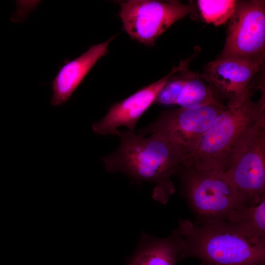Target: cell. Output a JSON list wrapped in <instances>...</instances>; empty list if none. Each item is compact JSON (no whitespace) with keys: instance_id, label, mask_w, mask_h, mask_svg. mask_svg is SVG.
I'll list each match as a JSON object with an SVG mask.
<instances>
[{"instance_id":"1","label":"cell","mask_w":265,"mask_h":265,"mask_svg":"<svg viewBox=\"0 0 265 265\" xmlns=\"http://www.w3.org/2000/svg\"><path fill=\"white\" fill-rule=\"evenodd\" d=\"M117 149L103 157L105 169L120 172L132 180L155 185L153 198L165 204L175 192L172 180L184 164L185 158L165 138L157 133L144 137L129 130H116Z\"/></svg>"},{"instance_id":"2","label":"cell","mask_w":265,"mask_h":265,"mask_svg":"<svg viewBox=\"0 0 265 265\" xmlns=\"http://www.w3.org/2000/svg\"><path fill=\"white\" fill-rule=\"evenodd\" d=\"M176 229L182 239L179 262L192 257L202 265H265V241L246 238L224 220L199 225L181 219Z\"/></svg>"},{"instance_id":"3","label":"cell","mask_w":265,"mask_h":265,"mask_svg":"<svg viewBox=\"0 0 265 265\" xmlns=\"http://www.w3.org/2000/svg\"><path fill=\"white\" fill-rule=\"evenodd\" d=\"M265 118V90L256 102L251 99L227 108L218 114L203 135L194 154L185 164L203 170L224 172L228 159L244 134Z\"/></svg>"},{"instance_id":"4","label":"cell","mask_w":265,"mask_h":265,"mask_svg":"<svg viewBox=\"0 0 265 265\" xmlns=\"http://www.w3.org/2000/svg\"><path fill=\"white\" fill-rule=\"evenodd\" d=\"M177 175L181 194L197 224L224 221L230 211L244 207L238 190L224 172L199 170L184 163Z\"/></svg>"},{"instance_id":"5","label":"cell","mask_w":265,"mask_h":265,"mask_svg":"<svg viewBox=\"0 0 265 265\" xmlns=\"http://www.w3.org/2000/svg\"><path fill=\"white\" fill-rule=\"evenodd\" d=\"M224 173L238 190L244 207L257 205L265 196V118L238 142Z\"/></svg>"},{"instance_id":"6","label":"cell","mask_w":265,"mask_h":265,"mask_svg":"<svg viewBox=\"0 0 265 265\" xmlns=\"http://www.w3.org/2000/svg\"><path fill=\"white\" fill-rule=\"evenodd\" d=\"M227 108L220 104L163 111L153 122L140 130L138 134L160 135L187 160L194 154L214 119Z\"/></svg>"},{"instance_id":"7","label":"cell","mask_w":265,"mask_h":265,"mask_svg":"<svg viewBox=\"0 0 265 265\" xmlns=\"http://www.w3.org/2000/svg\"><path fill=\"white\" fill-rule=\"evenodd\" d=\"M264 64L265 62L219 56L205 66L200 76L210 86L216 101H226V107L233 108L251 99L257 90H265L263 81L257 80Z\"/></svg>"},{"instance_id":"8","label":"cell","mask_w":265,"mask_h":265,"mask_svg":"<svg viewBox=\"0 0 265 265\" xmlns=\"http://www.w3.org/2000/svg\"><path fill=\"white\" fill-rule=\"evenodd\" d=\"M119 17L123 27L132 39L148 46L177 21L195 8L179 1L128 0L120 1Z\"/></svg>"},{"instance_id":"9","label":"cell","mask_w":265,"mask_h":265,"mask_svg":"<svg viewBox=\"0 0 265 265\" xmlns=\"http://www.w3.org/2000/svg\"><path fill=\"white\" fill-rule=\"evenodd\" d=\"M219 56L265 62V0H237Z\"/></svg>"},{"instance_id":"10","label":"cell","mask_w":265,"mask_h":265,"mask_svg":"<svg viewBox=\"0 0 265 265\" xmlns=\"http://www.w3.org/2000/svg\"><path fill=\"white\" fill-rule=\"evenodd\" d=\"M189 60L181 61L179 65L160 79L143 87L127 98L114 104L106 114L93 123L94 133L101 135H114L116 130L125 126L133 132L137 122L153 104L160 90L173 75L188 66Z\"/></svg>"},{"instance_id":"11","label":"cell","mask_w":265,"mask_h":265,"mask_svg":"<svg viewBox=\"0 0 265 265\" xmlns=\"http://www.w3.org/2000/svg\"><path fill=\"white\" fill-rule=\"evenodd\" d=\"M116 35L104 42L92 46L78 58L64 64L52 82L51 104L57 106L66 103L96 62L107 53V48Z\"/></svg>"},{"instance_id":"12","label":"cell","mask_w":265,"mask_h":265,"mask_svg":"<svg viewBox=\"0 0 265 265\" xmlns=\"http://www.w3.org/2000/svg\"><path fill=\"white\" fill-rule=\"evenodd\" d=\"M129 265H176L182 251L181 237L176 229L164 238L145 235Z\"/></svg>"},{"instance_id":"13","label":"cell","mask_w":265,"mask_h":265,"mask_svg":"<svg viewBox=\"0 0 265 265\" xmlns=\"http://www.w3.org/2000/svg\"><path fill=\"white\" fill-rule=\"evenodd\" d=\"M224 221L246 238L265 241V196L256 206L230 211Z\"/></svg>"},{"instance_id":"14","label":"cell","mask_w":265,"mask_h":265,"mask_svg":"<svg viewBox=\"0 0 265 265\" xmlns=\"http://www.w3.org/2000/svg\"><path fill=\"white\" fill-rule=\"evenodd\" d=\"M220 104H221L216 101L210 86L200 75L191 71L178 96L176 105L180 107L187 108Z\"/></svg>"},{"instance_id":"15","label":"cell","mask_w":265,"mask_h":265,"mask_svg":"<svg viewBox=\"0 0 265 265\" xmlns=\"http://www.w3.org/2000/svg\"><path fill=\"white\" fill-rule=\"evenodd\" d=\"M196 3L203 21L218 26L229 21L235 11L237 0H198Z\"/></svg>"},{"instance_id":"16","label":"cell","mask_w":265,"mask_h":265,"mask_svg":"<svg viewBox=\"0 0 265 265\" xmlns=\"http://www.w3.org/2000/svg\"><path fill=\"white\" fill-rule=\"evenodd\" d=\"M190 72L187 66L172 76L160 90L154 104L166 106L176 105L178 96Z\"/></svg>"}]
</instances>
